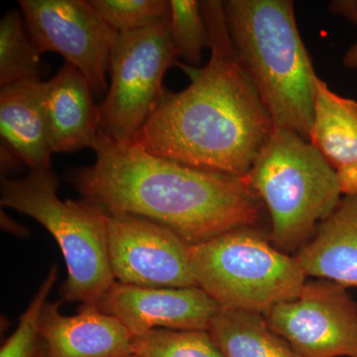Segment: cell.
<instances>
[{"label":"cell","instance_id":"obj_1","mask_svg":"<svg viewBox=\"0 0 357 357\" xmlns=\"http://www.w3.org/2000/svg\"><path fill=\"white\" fill-rule=\"evenodd\" d=\"M211 58L191 84L165 91L133 140L149 153L245 178L274 131L230 41L222 1H201Z\"/></svg>","mask_w":357,"mask_h":357},{"label":"cell","instance_id":"obj_2","mask_svg":"<svg viewBox=\"0 0 357 357\" xmlns=\"http://www.w3.org/2000/svg\"><path fill=\"white\" fill-rule=\"evenodd\" d=\"M91 149L95 163L69 169L66 177L107 215L147 218L191 245L252 229L261 218L262 202L245 178L162 158L102 131Z\"/></svg>","mask_w":357,"mask_h":357},{"label":"cell","instance_id":"obj_3","mask_svg":"<svg viewBox=\"0 0 357 357\" xmlns=\"http://www.w3.org/2000/svg\"><path fill=\"white\" fill-rule=\"evenodd\" d=\"M237 59L255 86L275 128L309 140L317 76L290 0L222 1Z\"/></svg>","mask_w":357,"mask_h":357},{"label":"cell","instance_id":"obj_4","mask_svg":"<svg viewBox=\"0 0 357 357\" xmlns=\"http://www.w3.org/2000/svg\"><path fill=\"white\" fill-rule=\"evenodd\" d=\"M245 180L266 206L272 241L283 250L302 248L342 201L335 169L289 129H274Z\"/></svg>","mask_w":357,"mask_h":357},{"label":"cell","instance_id":"obj_5","mask_svg":"<svg viewBox=\"0 0 357 357\" xmlns=\"http://www.w3.org/2000/svg\"><path fill=\"white\" fill-rule=\"evenodd\" d=\"M58 190L53 169L29 171L24 178H1L0 203L34 218L57 241L68 269L61 300L96 306L115 282L107 246L109 215L84 199L62 201Z\"/></svg>","mask_w":357,"mask_h":357},{"label":"cell","instance_id":"obj_6","mask_svg":"<svg viewBox=\"0 0 357 357\" xmlns=\"http://www.w3.org/2000/svg\"><path fill=\"white\" fill-rule=\"evenodd\" d=\"M191 267L197 286L222 309L260 314L297 297L307 281L297 258L251 227L192 245Z\"/></svg>","mask_w":357,"mask_h":357},{"label":"cell","instance_id":"obj_7","mask_svg":"<svg viewBox=\"0 0 357 357\" xmlns=\"http://www.w3.org/2000/svg\"><path fill=\"white\" fill-rule=\"evenodd\" d=\"M169 18L119 34L110 56L109 89L100 105V131L112 139L133 140L165 91L167 70L178 61Z\"/></svg>","mask_w":357,"mask_h":357},{"label":"cell","instance_id":"obj_8","mask_svg":"<svg viewBox=\"0 0 357 357\" xmlns=\"http://www.w3.org/2000/svg\"><path fill=\"white\" fill-rule=\"evenodd\" d=\"M26 28L40 54L65 58L88 79L93 95L107 93L110 56L119 33L86 0H20Z\"/></svg>","mask_w":357,"mask_h":357},{"label":"cell","instance_id":"obj_9","mask_svg":"<svg viewBox=\"0 0 357 357\" xmlns=\"http://www.w3.org/2000/svg\"><path fill=\"white\" fill-rule=\"evenodd\" d=\"M263 316L302 357H357V304L340 284L306 281L297 297Z\"/></svg>","mask_w":357,"mask_h":357},{"label":"cell","instance_id":"obj_10","mask_svg":"<svg viewBox=\"0 0 357 357\" xmlns=\"http://www.w3.org/2000/svg\"><path fill=\"white\" fill-rule=\"evenodd\" d=\"M107 246L114 280L149 288L198 287L192 245L172 229L133 215H109Z\"/></svg>","mask_w":357,"mask_h":357},{"label":"cell","instance_id":"obj_11","mask_svg":"<svg viewBox=\"0 0 357 357\" xmlns=\"http://www.w3.org/2000/svg\"><path fill=\"white\" fill-rule=\"evenodd\" d=\"M96 307L119 319L132 337L156 328L208 331L222 309L199 287H139L116 281Z\"/></svg>","mask_w":357,"mask_h":357},{"label":"cell","instance_id":"obj_12","mask_svg":"<svg viewBox=\"0 0 357 357\" xmlns=\"http://www.w3.org/2000/svg\"><path fill=\"white\" fill-rule=\"evenodd\" d=\"M63 301L47 302L40 317V332L47 357H130L132 335L121 321L81 305L75 316L61 312Z\"/></svg>","mask_w":357,"mask_h":357},{"label":"cell","instance_id":"obj_13","mask_svg":"<svg viewBox=\"0 0 357 357\" xmlns=\"http://www.w3.org/2000/svg\"><path fill=\"white\" fill-rule=\"evenodd\" d=\"M43 105L53 153L93 148L100 133V105L88 79L65 63L51 79L41 83Z\"/></svg>","mask_w":357,"mask_h":357},{"label":"cell","instance_id":"obj_14","mask_svg":"<svg viewBox=\"0 0 357 357\" xmlns=\"http://www.w3.org/2000/svg\"><path fill=\"white\" fill-rule=\"evenodd\" d=\"M40 79L20 82L0 91V134L30 171L51 170L48 126L41 100Z\"/></svg>","mask_w":357,"mask_h":357},{"label":"cell","instance_id":"obj_15","mask_svg":"<svg viewBox=\"0 0 357 357\" xmlns=\"http://www.w3.org/2000/svg\"><path fill=\"white\" fill-rule=\"evenodd\" d=\"M307 276L357 287V196H345L297 256Z\"/></svg>","mask_w":357,"mask_h":357},{"label":"cell","instance_id":"obj_16","mask_svg":"<svg viewBox=\"0 0 357 357\" xmlns=\"http://www.w3.org/2000/svg\"><path fill=\"white\" fill-rule=\"evenodd\" d=\"M309 141L335 170L357 164V102L333 93L321 79Z\"/></svg>","mask_w":357,"mask_h":357},{"label":"cell","instance_id":"obj_17","mask_svg":"<svg viewBox=\"0 0 357 357\" xmlns=\"http://www.w3.org/2000/svg\"><path fill=\"white\" fill-rule=\"evenodd\" d=\"M208 333L225 357H302L260 312L220 309Z\"/></svg>","mask_w":357,"mask_h":357},{"label":"cell","instance_id":"obj_18","mask_svg":"<svg viewBox=\"0 0 357 357\" xmlns=\"http://www.w3.org/2000/svg\"><path fill=\"white\" fill-rule=\"evenodd\" d=\"M41 54L26 28L22 13L9 10L0 21V86L40 79Z\"/></svg>","mask_w":357,"mask_h":357},{"label":"cell","instance_id":"obj_19","mask_svg":"<svg viewBox=\"0 0 357 357\" xmlns=\"http://www.w3.org/2000/svg\"><path fill=\"white\" fill-rule=\"evenodd\" d=\"M132 347L139 357H225L208 331L156 328L134 335Z\"/></svg>","mask_w":357,"mask_h":357},{"label":"cell","instance_id":"obj_20","mask_svg":"<svg viewBox=\"0 0 357 357\" xmlns=\"http://www.w3.org/2000/svg\"><path fill=\"white\" fill-rule=\"evenodd\" d=\"M169 30L178 60L192 67L201 65L203 52L211 44L201 1L171 0Z\"/></svg>","mask_w":357,"mask_h":357},{"label":"cell","instance_id":"obj_21","mask_svg":"<svg viewBox=\"0 0 357 357\" xmlns=\"http://www.w3.org/2000/svg\"><path fill=\"white\" fill-rule=\"evenodd\" d=\"M57 279L58 268L54 265L20 317L15 332L2 345L0 357H47L46 345L40 332V317Z\"/></svg>","mask_w":357,"mask_h":357},{"label":"cell","instance_id":"obj_22","mask_svg":"<svg viewBox=\"0 0 357 357\" xmlns=\"http://www.w3.org/2000/svg\"><path fill=\"white\" fill-rule=\"evenodd\" d=\"M89 3L117 33L143 29L170 17L166 0H89Z\"/></svg>","mask_w":357,"mask_h":357},{"label":"cell","instance_id":"obj_23","mask_svg":"<svg viewBox=\"0 0 357 357\" xmlns=\"http://www.w3.org/2000/svg\"><path fill=\"white\" fill-rule=\"evenodd\" d=\"M338 187L345 196H357V164L337 169Z\"/></svg>","mask_w":357,"mask_h":357},{"label":"cell","instance_id":"obj_24","mask_svg":"<svg viewBox=\"0 0 357 357\" xmlns=\"http://www.w3.org/2000/svg\"><path fill=\"white\" fill-rule=\"evenodd\" d=\"M330 10L342 16L349 22L357 25V0H335L330 3Z\"/></svg>","mask_w":357,"mask_h":357},{"label":"cell","instance_id":"obj_25","mask_svg":"<svg viewBox=\"0 0 357 357\" xmlns=\"http://www.w3.org/2000/svg\"><path fill=\"white\" fill-rule=\"evenodd\" d=\"M20 164H22L20 158L8 148L1 145V173L6 174L14 170Z\"/></svg>","mask_w":357,"mask_h":357},{"label":"cell","instance_id":"obj_26","mask_svg":"<svg viewBox=\"0 0 357 357\" xmlns=\"http://www.w3.org/2000/svg\"><path fill=\"white\" fill-rule=\"evenodd\" d=\"M1 227L4 229L9 230L13 234H17L20 236L27 234V229L24 227H20V225L14 222L3 211H1Z\"/></svg>","mask_w":357,"mask_h":357},{"label":"cell","instance_id":"obj_27","mask_svg":"<svg viewBox=\"0 0 357 357\" xmlns=\"http://www.w3.org/2000/svg\"><path fill=\"white\" fill-rule=\"evenodd\" d=\"M344 67L349 69H357V43L352 45L351 48L345 53L342 59Z\"/></svg>","mask_w":357,"mask_h":357},{"label":"cell","instance_id":"obj_28","mask_svg":"<svg viewBox=\"0 0 357 357\" xmlns=\"http://www.w3.org/2000/svg\"><path fill=\"white\" fill-rule=\"evenodd\" d=\"M130 357H139V356H135V354H133V356H130Z\"/></svg>","mask_w":357,"mask_h":357}]
</instances>
